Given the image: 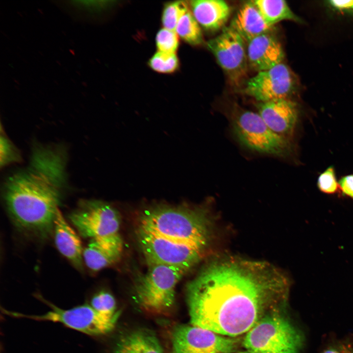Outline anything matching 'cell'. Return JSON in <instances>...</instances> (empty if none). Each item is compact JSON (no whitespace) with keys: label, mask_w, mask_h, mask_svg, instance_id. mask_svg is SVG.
<instances>
[{"label":"cell","mask_w":353,"mask_h":353,"mask_svg":"<svg viewBox=\"0 0 353 353\" xmlns=\"http://www.w3.org/2000/svg\"><path fill=\"white\" fill-rule=\"evenodd\" d=\"M290 282L267 263L235 257L212 262L186 289L191 325L233 337L285 301Z\"/></svg>","instance_id":"cell-1"},{"label":"cell","mask_w":353,"mask_h":353,"mask_svg":"<svg viewBox=\"0 0 353 353\" xmlns=\"http://www.w3.org/2000/svg\"><path fill=\"white\" fill-rule=\"evenodd\" d=\"M66 161L63 149L38 146L28 168L7 180L4 200L19 228L41 237L53 230L65 180Z\"/></svg>","instance_id":"cell-2"},{"label":"cell","mask_w":353,"mask_h":353,"mask_svg":"<svg viewBox=\"0 0 353 353\" xmlns=\"http://www.w3.org/2000/svg\"><path fill=\"white\" fill-rule=\"evenodd\" d=\"M209 225L204 211L200 208L156 204L143 212L138 227L169 239L207 247Z\"/></svg>","instance_id":"cell-3"},{"label":"cell","mask_w":353,"mask_h":353,"mask_svg":"<svg viewBox=\"0 0 353 353\" xmlns=\"http://www.w3.org/2000/svg\"><path fill=\"white\" fill-rule=\"evenodd\" d=\"M225 114L235 137L246 148L280 157H287L292 153L290 139L271 130L258 113L245 109L234 103Z\"/></svg>","instance_id":"cell-4"},{"label":"cell","mask_w":353,"mask_h":353,"mask_svg":"<svg viewBox=\"0 0 353 353\" xmlns=\"http://www.w3.org/2000/svg\"><path fill=\"white\" fill-rule=\"evenodd\" d=\"M302 334L285 318L266 314L249 330L243 345L250 353H299Z\"/></svg>","instance_id":"cell-5"},{"label":"cell","mask_w":353,"mask_h":353,"mask_svg":"<svg viewBox=\"0 0 353 353\" xmlns=\"http://www.w3.org/2000/svg\"><path fill=\"white\" fill-rule=\"evenodd\" d=\"M148 267L146 273L135 283V298L146 311L165 314L173 307L176 285L186 271L163 264H151Z\"/></svg>","instance_id":"cell-6"},{"label":"cell","mask_w":353,"mask_h":353,"mask_svg":"<svg viewBox=\"0 0 353 353\" xmlns=\"http://www.w3.org/2000/svg\"><path fill=\"white\" fill-rule=\"evenodd\" d=\"M138 243L148 265L163 264L186 272L204 254L206 247L163 237L138 227Z\"/></svg>","instance_id":"cell-7"},{"label":"cell","mask_w":353,"mask_h":353,"mask_svg":"<svg viewBox=\"0 0 353 353\" xmlns=\"http://www.w3.org/2000/svg\"><path fill=\"white\" fill-rule=\"evenodd\" d=\"M36 297L48 305L50 310L40 315H26L4 309L2 311L3 313L14 317L60 323L69 328L90 335H99L110 332L117 321L101 315L90 304H85L65 309L51 303L39 294Z\"/></svg>","instance_id":"cell-8"},{"label":"cell","mask_w":353,"mask_h":353,"mask_svg":"<svg viewBox=\"0 0 353 353\" xmlns=\"http://www.w3.org/2000/svg\"><path fill=\"white\" fill-rule=\"evenodd\" d=\"M246 42L230 25L206 43L231 85L239 88L247 81L248 59Z\"/></svg>","instance_id":"cell-9"},{"label":"cell","mask_w":353,"mask_h":353,"mask_svg":"<svg viewBox=\"0 0 353 353\" xmlns=\"http://www.w3.org/2000/svg\"><path fill=\"white\" fill-rule=\"evenodd\" d=\"M69 219L84 238H94L119 233L120 216L110 204L99 200H82Z\"/></svg>","instance_id":"cell-10"},{"label":"cell","mask_w":353,"mask_h":353,"mask_svg":"<svg viewBox=\"0 0 353 353\" xmlns=\"http://www.w3.org/2000/svg\"><path fill=\"white\" fill-rule=\"evenodd\" d=\"M298 79L290 68L281 63L258 72L245 82L241 91L260 102L290 99L298 86Z\"/></svg>","instance_id":"cell-11"},{"label":"cell","mask_w":353,"mask_h":353,"mask_svg":"<svg viewBox=\"0 0 353 353\" xmlns=\"http://www.w3.org/2000/svg\"><path fill=\"white\" fill-rule=\"evenodd\" d=\"M172 343V353H231L238 345L235 338L192 325L176 326Z\"/></svg>","instance_id":"cell-12"},{"label":"cell","mask_w":353,"mask_h":353,"mask_svg":"<svg viewBox=\"0 0 353 353\" xmlns=\"http://www.w3.org/2000/svg\"><path fill=\"white\" fill-rule=\"evenodd\" d=\"M258 113L268 127L275 133L290 139L296 126L299 110L290 99L260 102Z\"/></svg>","instance_id":"cell-13"},{"label":"cell","mask_w":353,"mask_h":353,"mask_svg":"<svg viewBox=\"0 0 353 353\" xmlns=\"http://www.w3.org/2000/svg\"><path fill=\"white\" fill-rule=\"evenodd\" d=\"M246 44L248 65L252 70L259 72L282 63V47L272 33L260 35Z\"/></svg>","instance_id":"cell-14"},{"label":"cell","mask_w":353,"mask_h":353,"mask_svg":"<svg viewBox=\"0 0 353 353\" xmlns=\"http://www.w3.org/2000/svg\"><path fill=\"white\" fill-rule=\"evenodd\" d=\"M123 249L119 234L91 239L83 249L84 263L92 272H98L117 261Z\"/></svg>","instance_id":"cell-15"},{"label":"cell","mask_w":353,"mask_h":353,"mask_svg":"<svg viewBox=\"0 0 353 353\" xmlns=\"http://www.w3.org/2000/svg\"><path fill=\"white\" fill-rule=\"evenodd\" d=\"M55 246L58 251L79 271L83 270V252L81 240L67 222L59 209L54 222Z\"/></svg>","instance_id":"cell-16"},{"label":"cell","mask_w":353,"mask_h":353,"mask_svg":"<svg viewBox=\"0 0 353 353\" xmlns=\"http://www.w3.org/2000/svg\"><path fill=\"white\" fill-rule=\"evenodd\" d=\"M246 43L260 35L272 33L275 26L265 21L252 0L244 3L237 11L229 25Z\"/></svg>","instance_id":"cell-17"},{"label":"cell","mask_w":353,"mask_h":353,"mask_svg":"<svg viewBox=\"0 0 353 353\" xmlns=\"http://www.w3.org/2000/svg\"><path fill=\"white\" fill-rule=\"evenodd\" d=\"M189 5L200 26L208 31L224 28L230 15V7L224 0H191Z\"/></svg>","instance_id":"cell-18"},{"label":"cell","mask_w":353,"mask_h":353,"mask_svg":"<svg viewBox=\"0 0 353 353\" xmlns=\"http://www.w3.org/2000/svg\"><path fill=\"white\" fill-rule=\"evenodd\" d=\"M112 353H164L155 333L146 328H138L123 335Z\"/></svg>","instance_id":"cell-19"},{"label":"cell","mask_w":353,"mask_h":353,"mask_svg":"<svg viewBox=\"0 0 353 353\" xmlns=\"http://www.w3.org/2000/svg\"><path fill=\"white\" fill-rule=\"evenodd\" d=\"M256 5L265 21L269 25L275 26L283 20H291L303 23L302 19L290 9L284 0H254Z\"/></svg>","instance_id":"cell-20"},{"label":"cell","mask_w":353,"mask_h":353,"mask_svg":"<svg viewBox=\"0 0 353 353\" xmlns=\"http://www.w3.org/2000/svg\"><path fill=\"white\" fill-rule=\"evenodd\" d=\"M175 31L182 39L192 45H198L203 41L200 25L190 9L179 20Z\"/></svg>","instance_id":"cell-21"},{"label":"cell","mask_w":353,"mask_h":353,"mask_svg":"<svg viewBox=\"0 0 353 353\" xmlns=\"http://www.w3.org/2000/svg\"><path fill=\"white\" fill-rule=\"evenodd\" d=\"M91 306L98 313L111 320H117L119 313L116 311V303L113 296L106 291H100L91 299Z\"/></svg>","instance_id":"cell-22"},{"label":"cell","mask_w":353,"mask_h":353,"mask_svg":"<svg viewBox=\"0 0 353 353\" xmlns=\"http://www.w3.org/2000/svg\"><path fill=\"white\" fill-rule=\"evenodd\" d=\"M190 9L189 4L184 1H177L166 4L162 14L164 28L175 31L181 17Z\"/></svg>","instance_id":"cell-23"},{"label":"cell","mask_w":353,"mask_h":353,"mask_svg":"<svg viewBox=\"0 0 353 353\" xmlns=\"http://www.w3.org/2000/svg\"><path fill=\"white\" fill-rule=\"evenodd\" d=\"M149 65L158 73L171 74L178 69L179 60L176 53L157 51L149 60Z\"/></svg>","instance_id":"cell-24"},{"label":"cell","mask_w":353,"mask_h":353,"mask_svg":"<svg viewBox=\"0 0 353 353\" xmlns=\"http://www.w3.org/2000/svg\"><path fill=\"white\" fill-rule=\"evenodd\" d=\"M178 36L175 31L163 28L156 36V45L158 51L176 53L179 45Z\"/></svg>","instance_id":"cell-25"},{"label":"cell","mask_w":353,"mask_h":353,"mask_svg":"<svg viewBox=\"0 0 353 353\" xmlns=\"http://www.w3.org/2000/svg\"><path fill=\"white\" fill-rule=\"evenodd\" d=\"M317 186L319 190L326 194H334L339 190L335 170L333 165L329 166L318 176Z\"/></svg>","instance_id":"cell-26"},{"label":"cell","mask_w":353,"mask_h":353,"mask_svg":"<svg viewBox=\"0 0 353 353\" xmlns=\"http://www.w3.org/2000/svg\"><path fill=\"white\" fill-rule=\"evenodd\" d=\"M0 166H5L11 163L19 162L21 157L19 152L7 138L5 134H0Z\"/></svg>","instance_id":"cell-27"},{"label":"cell","mask_w":353,"mask_h":353,"mask_svg":"<svg viewBox=\"0 0 353 353\" xmlns=\"http://www.w3.org/2000/svg\"><path fill=\"white\" fill-rule=\"evenodd\" d=\"M327 4L333 10L353 15V0H328Z\"/></svg>","instance_id":"cell-28"},{"label":"cell","mask_w":353,"mask_h":353,"mask_svg":"<svg viewBox=\"0 0 353 353\" xmlns=\"http://www.w3.org/2000/svg\"><path fill=\"white\" fill-rule=\"evenodd\" d=\"M339 190L342 195L353 200V174L345 175L338 181Z\"/></svg>","instance_id":"cell-29"},{"label":"cell","mask_w":353,"mask_h":353,"mask_svg":"<svg viewBox=\"0 0 353 353\" xmlns=\"http://www.w3.org/2000/svg\"><path fill=\"white\" fill-rule=\"evenodd\" d=\"M322 353H353V347L348 344H341L330 347Z\"/></svg>","instance_id":"cell-30"},{"label":"cell","mask_w":353,"mask_h":353,"mask_svg":"<svg viewBox=\"0 0 353 353\" xmlns=\"http://www.w3.org/2000/svg\"><path fill=\"white\" fill-rule=\"evenodd\" d=\"M249 353V352H248V351H246V352H240V353Z\"/></svg>","instance_id":"cell-31"}]
</instances>
